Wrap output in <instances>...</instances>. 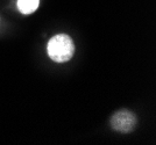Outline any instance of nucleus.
<instances>
[{"label":"nucleus","instance_id":"f257e3e1","mask_svg":"<svg viewBox=\"0 0 156 145\" xmlns=\"http://www.w3.org/2000/svg\"><path fill=\"white\" fill-rule=\"evenodd\" d=\"M47 51L50 59L55 63L69 62L75 55V44L66 34H58L50 39L47 46Z\"/></svg>","mask_w":156,"mask_h":145},{"label":"nucleus","instance_id":"f03ea898","mask_svg":"<svg viewBox=\"0 0 156 145\" xmlns=\"http://www.w3.org/2000/svg\"><path fill=\"white\" fill-rule=\"evenodd\" d=\"M110 123L113 130L121 133H128L134 130L136 125V117L132 112L122 109L113 114Z\"/></svg>","mask_w":156,"mask_h":145},{"label":"nucleus","instance_id":"7ed1b4c3","mask_svg":"<svg viewBox=\"0 0 156 145\" xmlns=\"http://www.w3.org/2000/svg\"><path fill=\"white\" fill-rule=\"evenodd\" d=\"M40 5V0H18V8L22 14L34 13Z\"/></svg>","mask_w":156,"mask_h":145}]
</instances>
